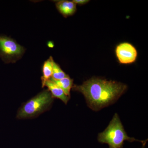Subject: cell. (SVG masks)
Returning a JSON list of instances; mask_svg holds the SVG:
<instances>
[{"mask_svg": "<svg viewBox=\"0 0 148 148\" xmlns=\"http://www.w3.org/2000/svg\"><path fill=\"white\" fill-rule=\"evenodd\" d=\"M72 88L83 94L89 108L97 111L116 101L125 92L127 86L114 81L92 78L81 85H74Z\"/></svg>", "mask_w": 148, "mask_h": 148, "instance_id": "1", "label": "cell"}, {"mask_svg": "<svg viewBox=\"0 0 148 148\" xmlns=\"http://www.w3.org/2000/svg\"><path fill=\"white\" fill-rule=\"evenodd\" d=\"M45 86L51 92L53 98L60 99L66 105L68 103L71 97H69L64 92L63 90L58 86L51 79H49L46 83Z\"/></svg>", "mask_w": 148, "mask_h": 148, "instance_id": "6", "label": "cell"}, {"mask_svg": "<svg viewBox=\"0 0 148 148\" xmlns=\"http://www.w3.org/2000/svg\"><path fill=\"white\" fill-rule=\"evenodd\" d=\"M53 99L47 89L43 90L22 104L18 109L16 118L21 119L37 117L50 109Z\"/></svg>", "mask_w": 148, "mask_h": 148, "instance_id": "3", "label": "cell"}, {"mask_svg": "<svg viewBox=\"0 0 148 148\" xmlns=\"http://www.w3.org/2000/svg\"><path fill=\"white\" fill-rule=\"evenodd\" d=\"M89 1H87V0H74L73 1L76 4L79 5H84L86 3Z\"/></svg>", "mask_w": 148, "mask_h": 148, "instance_id": "11", "label": "cell"}, {"mask_svg": "<svg viewBox=\"0 0 148 148\" xmlns=\"http://www.w3.org/2000/svg\"><path fill=\"white\" fill-rule=\"evenodd\" d=\"M25 52V48L16 40L0 34V58L5 63H15L21 59Z\"/></svg>", "mask_w": 148, "mask_h": 148, "instance_id": "4", "label": "cell"}, {"mask_svg": "<svg viewBox=\"0 0 148 148\" xmlns=\"http://www.w3.org/2000/svg\"><path fill=\"white\" fill-rule=\"evenodd\" d=\"M47 45L48 46H49V47L51 48H52L53 47V42H49Z\"/></svg>", "mask_w": 148, "mask_h": 148, "instance_id": "12", "label": "cell"}, {"mask_svg": "<svg viewBox=\"0 0 148 148\" xmlns=\"http://www.w3.org/2000/svg\"><path fill=\"white\" fill-rule=\"evenodd\" d=\"M116 53L120 63L121 64H130L135 62L138 53L135 47L127 42L122 43L118 45Z\"/></svg>", "mask_w": 148, "mask_h": 148, "instance_id": "5", "label": "cell"}, {"mask_svg": "<svg viewBox=\"0 0 148 148\" xmlns=\"http://www.w3.org/2000/svg\"><path fill=\"white\" fill-rule=\"evenodd\" d=\"M53 82L61 88L66 95L71 97V90L73 86V80L69 77V76L65 77L62 79L56 80L51 78Z\"/></svg>", "mask_w": 148, "mask_h": 148, "instance_id": "9", "label": "cell"}, {"mask_svg": "<svg viewBox=\"0 0 148 148\" xmlns=\"http://www.w3.org/2000/svg\"><path fill=\"white\" fill-rule=\"evenodd\" d=\"M67 75H66L61 69L60 66L53 61L51 78L56 80H58L64 78Z\"/></svg>", "mask_w": 148, "mask_h": 148, "instance_id": "10", "label": "cell"}, {"mask_svg": "<svg viewBox=\"0 0 148 148\" xmlns=\"http://www.w3.org/2000/svg\"><path fill=\"white\" fill-rule=\"evenodd\" d=\"M56 5L58 11L65 17L73 15L76 10V4L73 1H58Z\"/></svg>", "mask_w": 148, "mask_h": 148, "instance_id": "7", "label": "cell"}, {"mask_svg": "<svg viewBox=\"0 0 148 148\" xmlns=\"http://www.w3.org/2000/svg\"><path fill=\"white\" fill-rule=\"evenodd\" d=\"M54 60L51 56H50L47 60L45 61L42 66V76L41 78L42 87H45L46 83L51 78L52 76L53 64Z\"/></svg>", "mask_w": 148, "mask_h": 148, "instance_id": "8", "label": "cell"}, {"mask_svg": "<svg viewBox=\"0 0 148 148\" xmlns=\"http://www.w3.org/2000/svg\"><path fill=\"white\" fill-rule=\"evenodd\" d=\"M98 141L103 144L108 145L109 148H122L125 141L141 142L146 145L147 141L136 140L127 135L117 114L114 115L108 126L103 132L99 133Z\"/></svg>", "mask_w": 148, "mask_h": 148, "instance_id": "2", "label": "cell"}]
</instances>
